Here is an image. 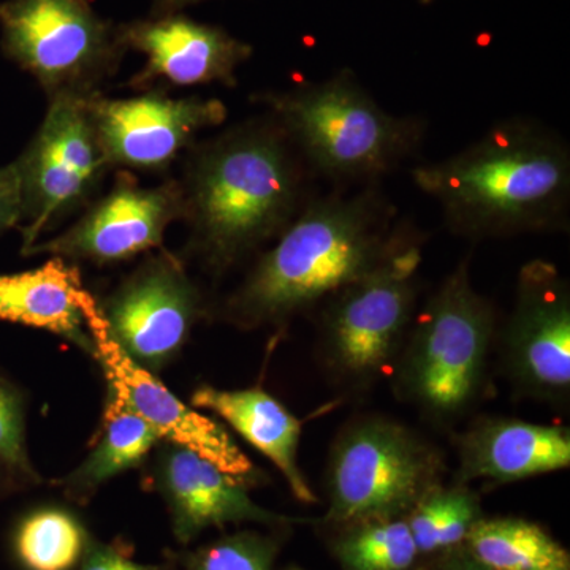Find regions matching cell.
Returning <instances> with one entry per match:
<instances>
[{"instance_id": "6da1fadb", "label": "cell", "mask_w": 570, "mask_h": 570, "mask_svg": "<svg viewBox=\"0 0 570 570\" xmlns=\"http://www.w3.org/2000/svg\"><path fill=\"white\" fill-rule=\"evenodd\" d=\"M309 175L272 116L195 146L181 183L195 257L224 275L276 239L309 200Z\"/></svg>"}, {"instance_id": "7a4b0ae2", "label": "cell", "mask_w": 570, "mask_h": 570, "mask_svg": "<svg viewBox=\"0 0 570 570\" xmlns=\"http://www.w3.org/2000/svg\"><path fill=\"white\" fill-rule=\"evenodd\" d=\"M411 176L441 206L449 230L472 242L569 228L568 142L532 119L494 124L448 159L415 165Z\"/></svg>"}, {"instance_id": "3957f363", "label": "cell", "mask_w": 570, "mask_h": 570, "mask_svg": "<svg viewBox=\"0 0 570 570\" xmlns=\"http://www.w3.org/2000/svg\"><path fill=\"white\" fill-rule=\"evenodd\" d=\"M400 228L381 184L309 198L225 299L220 316L242 330L287 325L374 268Z\"/></svg>"}, {"instance_id": "277c9868", "label": "cell", "mask_w": 570, "mask_h": 570, "mask_svg": "<svg viewBox=\"0 0 570 570\" xmlns=\"http://www.w3.org/2000/svg\"><path fill=\"white\" fill-rule=\"evenodd\" d=\"M253 100L284 130L309 174L337 186L381 184L417 156L426 137L422 118L385 111L351 70Z\"/></svg>"}, {"instance_id": "5b68a950", "label": "cell", "mask_w": 570, "mask_h": 570, "mask_svg": "<svg viewBox=\"0 0 570 570\" xmlns=\"http://www.w3.org/2000/svg\"><path fill=\"white\" fill-rule=\"evenodd\" d=\"M463 258L417 309L397 362V392L428 417L450 422L478 400L485 382L497 314Z\"/></svg>"}, {"instance_id": "8992f818", "label": "cell", "mask_w": 570, "mask_h": 570, "mask_svg": "<svg viewBox=\"0 0 570 570\" xmlns=\"http://www.w3.org/2000/svg\"><path fill=\"white\" fill-rule=\"evenodd\" d=\"M423 242L401 224L387 255L321 306L322 354L336 381L367 387L395 365L417 313Z\"/></svg>"}, {"instance_id": "52a82bcc", "label": "cell", "mask_w": 570, "mask_h": 570, "mask_svg": "<svg viewBox=\"0 0 570 570\" xmlns=\"http://www.w3.org/2000/svg\"><path fill=\"white\" fill-rule=\"evenodd\" d=\"M441 453L407 426L384 417L348 423L330 453L328 519L367 523L397 519L441 485Z\"/></svg>"}, {"instance_id": "ba28073f", "label": "cell", "mask_w": 570, "mask_h": 570, "mask_svg": "<svg viewBox=\"0 0 570 570\" xmlns=\"http://www.w3.org/2000/svg\"><path fill=\"white\" fill-rule=\"evenodd\" d=\"M0 47L50 99L100 92L126 52L119 24L99 17L89 0H3Z\"/></svg>"}, {"instance_id": "9c48e42d", "label": "cell", "mask_w": 570, "mask_h": 570, "mask_svg": "<svg viewBox=\"0 0 570 570\" xmlns=\"http://www.w3.org/2000/svg\"><path fill=\"white\" fill-rule=\"evenodd\" d=\"M14 165L21 183L24 253L45 232L88 204L110 168L97 138L88 97L50 99L40 129Z\"/></svg>"}, {"instance_id": "30bf717a", "label": "cell", "mask_w": 570, "mask_h": 570, "mask_svg": "<svg viewBox=\"0 0 570 570\" xmlns=\"http://www.w3.org/2000/svg\"><path fill=\"white\" fill-rule=\"evenodd\" d=\"M108 335L148 373L171 365L205 316V302L178 258L151 255L99 303Z\"/></svg>"}, {"instance_id": "8fae6325", "label": "cell", "mask_w": 570, "mask_h": 570, "mask_svg": "<svg viewBox=\"0 0 570 570\" xmlns=\"http://www.w3.org/2000/svg\"><path fill=\"white\" fill-rule=\"evenodd\" d=\"M86 322L96 346L94 360L107 379V393L145 420L163 441L181 445L212 461L249 487L262 482V472L228 434L227 428L183 403L156 374L141 370L112 343L99 303L86 311Z\"/></svg>"}, {"instance_id": "7c38bea8", "label": "cell", "mask_w": 570, "mask_h": 570, "mask_svg": "<svg viewBox=\"0 0 570 570\" xmlns=\"http://www.w3.org/2000/svg\"><path fill=\"white\" fill-rule=\"evenodd\" d=\"M502 360L527 395L564 401L570 393V287L557 265L521 266L515 303L502 333Z\"/></svg>"}, {"instance_id": "4fadbf2b", "label": "cell", "mask_w": 570, "mask_h": 570, "mask_svg": "<svg viewBox=\"0 0 570 570\" xmlns=\"http://www.w3.org/2000/svg\"><path fill=\"white\" fill-rule=\"evenodd\" d=\"M97 138L110 167L160 171L195 138L227 119L219 99L184 97L174 99L163 91H148L130 99H107L96 92L88 97Z\"/></svg>"}, {"instance_id": "5bb4252c", "label": "cell", "mask_w": 570, "mask_h": 570, "mask_svg": "<svg viewBox=\"0 0 570 570\" xmlns=\"http://www.w3.org/2000/svg\"><path fill=\"white\" fill-rule=\"evenodd\" d=\"M183 214L181 183L142 187L132 175L121 171L110 193L70 228L22 254H48L71 264H116L163 246L168 225L183 219Z\"/></svg>"}, {"instance_id": "9a60e30c", "label": "cell", "mask_w": 570, "mask_h": 570, "mask_svg": "<svg viewBox=\"0 0 570 570\" xmlns=\"http://www.w3.org/2000/svg\"><path fill=\"white\" fill-rule=\"evenodd\" d=\"M124 48L146 56V66L129 81L153 91L157 82L171 86L219 85L234 88L236 71L253 56V47L223 28L181 13L157 14L119 24Z\"/></svg>"}, {"instance_id": "2e32d148", "label": "cell", "mask_w": 570, "mask_h": 570, "mask_svg": "<svg viewBox=\"0 0 570 570\" xmlns=\"http://www.w3.org/2000/svg\"><path fill=\"white\" fill-rule=\"evenodd\" d=\"M154 490L170 513L171 530L183 546L208 528L254 521L287 524L294 519L269 512L249 497V485L193 450L163 441L151 469Z\"/></svg>"}, {"instance_id": "e0dca14e", "label": "cell", "mask_w": 570, "mask_h": 570, "mask_svg": "<svg viewBox=\"0 0 570 570\" xmlns=\"http://www.w3.org/2000/svg\"><path fill=\"white\" fill-rule=\"evenodd\" d=\"M460 483L517 482L570 466L568 428L483 419L460 438Z\"/></svg>"}, {"instance_id": "ac0fdd59", "label": "cell", "mask_w": 570, "mask_h": 570, "mask_svg": "<svg viewBox=\"0 0 570 570\" xmlns=\"http://www.w3.org/2000/svg\"><path fill=\"white\" fill-rule=\"evenodd\" d=\"M94 299L80 268L66 258L51 257L31 272L0 275V321L45 330L92 358L96 346L86 309Z\"/></svg>"}, {"instance_id": "d6986e66", "label": "cell", "mask_w": 570, "mask_h": 570, "mask_svg": "<svg viewBox=\"0 0 570 570\" xmlns=\"http://www.w3.org/2000/svg\"><path fill=\"white\" fill-rule=\"evenodd\" d=\"M190 406L224 420L272 461L296 499L317 501L298 464L302 422L264 387L227 390L202 384L190 395Z\"/></svg>"}, {"instance_id": "ffe728a7", "label": "cell", "mask_w": 570, "mask_h": 570, "mask_svg": "<svg viewBox=\"0 0 570 570\" xmlns=\"http://www.w3.org/2000/svg\"><path fill=\"white\" fill-rule=\"evenodd\" d=\"M160 442L163 438L145 420L107 393L99 441L80 466L59 480L58 485L71 501L86 504L105 483L140 468Z\"/></svg>"}, {"instance_id": "44dd1931", "label": "cell", "mask_w": 570, "mask_h": 570, "mask_svg": "<svg viewBox=\"0 0 570 570\" xmlns=\"http://www.w3.org/2000/svg\"><path fill=\"white\" fill-rule=\"evenodd\" d=\"M464 542L490 570H570L568 550L528 520L479 519Z\"/></svg>"}, {"instance_id": "7402d4cb", "label": "cell", "mask_w": 570, "mask_h": 570, "mask_svg": "<svg viewBox=\"0 0 570 570\" xmlns=\"http://www.w3.org/2000/svg\"><path fill=\"white\" fill-rule=\"evenodd\" d=\"M91 535L69 510H33L18 527L14 551L26 570H71Z\"/></svg>"}, {"instance_id": "603a6c76", "label": "cell", "mask_w": 570, "mask_h": 570, "mask_svg": "<svg viewBox=\"0 0 570 570\" xmlns=\"http://www.w3.org/2000/svg\"><path fill=\"white\" fill-rule=\"evenodd\" d=\"M478 520V497L459 483L452 489L439 485L431 490L412 509L407 523L419 553H431L459 546Z\"/></svg>"}, {"instance_id": "cb8c5ba5", "label": "cell", "mask_w": 570, "mask_h": 570, "mask_svg": "<svg viewBox=\"0 0 570 570\" xmlns=\"http://www.w3.org/2000/svg\"><path fill=\"white\" fill-rule=\"evenodd\" d=\"M336 554L346 570H407L419 549L407 521H367L340 540Z\"/></svg>"}, {"instance_id": "d4e9b609", "label": "cell", "mask_w": 570, "mask_h": 570, "mask_svg": "<svg viewBox=\"0 0 570 570\" xmlns=\"http://www.w3.org/2000/svg\"><path fill=\"white\" fill-rule=\"evenodd\" d=\"M276 553L275 540L245 531L176 554L174 570H272Z\"/></svg>"}, {"instance_id": "484cf974", "label": "cell", "mask_w": 570, "mask_h": 570, "mask_svg": "<svg viewBox=\"0 0 570 570\" xmlns=\"http://www.w3.org/2000/svg\"><path fill=\"white\" fill-rule=\"evenodd\" d=\"M0 463L17 485H39L26 444V397L13 382L0 374Z\"/></svg>"}, {"instance_id": "4316f807", "label": "cell", "mask_w": 570, "mask_h": 570, "mask_svg": "<svg viewBox=\"0 0 570 570\" xmlns=\"http://www.w3.org/2000/svg\"><path fill=\"white\" fill-rule=\"evenodd\" d=\"M80 570H174V566L141 564L130 557L129 550L118 543H104L89 538Z\"/></svg>"}, {"instance_id": "83f0119b", "label": "cell", "mask_w": 570, "mask_h": 570, "mask_svg": "<svg viewBox=\"0 0 570 570\" xmlns=\"http://www.w3.org/2000/svg\"><path fill=\"white\" fill-rule=\"evenodd\" d=\"M21 219V183L17 165L13 163L0 167V234L20 227Z\"/></svg>"}, {"instance_id": "f1b7e54d", "label": "cell", "mask_w": 570, "mask_h": 570, "mask_svg": "<svg viewBox=\"0 0 570 570\" xmlns=\"http://www.w3.org/2000/svg\"><path fill=\"white\" fill-rule=\"evenodd\" d=\"M198 2H204V0H153L151 14L157 17V14L181 13L183 9Z\"/></svg>"}, {"instance_id": "f546056e", "label": "cell", "mask_w": 570, "mask_h": 570, "mask_svg": "<svg viewBox=\"0 0 570 570\" xmlns=\"http://www.w3.org/2000/svg\"><path fill=\"white\" fill-rule=\"evenodd\" d=\"M442 570H490L489 568H485V566L482 564V562H479L475 560V558H472L471 554H463V557H455L452 558L448 562V564L444 566V569Z\"/></svg>"}, {"instance_id": "4dcf8cb0", "label": "cell", "mask_w": 570, "mask_h": 570, "mask_svg": "<svg viewBox=\"0 0 570 570\" xmlns=\"http://www.w3.org/2000/svg\"><path fill=\"white\" fill-rule=\"evenodd\" d=\"M10 485H17V483L13 482V479H11V475L9 474V471H7L6 466L0 463V494H2L3 491L7 490V487Z\"/></svg>"}, {"instance_id": "1f68e13d", "label": "cell", "mask_w": 570, "mask_h": 570, "mask_svg": "<svg viewBox=\"0 0 570 570\" xmlns=\"http://www.w3.org/2000/svg\"><path fill=\"white\" fill-rule=\"evenodd\" d=\"M420 2H422V3H430L431 0H420Z\"/></svg>"}, {"instance_id": "d6a6232c", "label": "cell", "mask_w": 570, "mask_h": 570, "mask_svg": "<svg viewBox=\"0 0 570 570\" xmlns=\"http://www.w3.org/2000/svg\"><path fill=\"white\" fill-rule=\"evenodd\" d=\"M288 570H303V569H298V568H291Z\"/></svg>"}]
</instances>
